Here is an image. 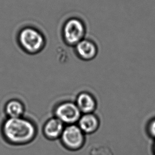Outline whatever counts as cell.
Here are the masks:
<instances>
[{
  "mask_svg": "<svg viewBox=\"0 0 155 155\" xmlns=\"http://www.w3.org/2000/svg\"><path fill=\"white\" fill-rule=\"evenodd\" d=\"M153 150H154V153H155V144H154V147H153Z\"/></svg>",
  "mask_w": 155,
  "mask_h": 155,
  "instance_id": "obj_12",
  "label": "cell"
},
{
  "mask_svg": "<svg viewBox=\"0 0 155 155\" xmlns=\"http://www.w3.org/2000/svg\"><path fill=\"white\" fill-rule=\"evenodd\" d=\"M86 28L79 18H70L66 20L61 27V37L65 45L74 47L84 38Z\"/></svg>",
  "mask_w": 155,
  "mask_h": 155,
  "instance_id": "obj_3",
  "label": "cell"
},
{
  "mask_svg": "<svg viewBox=\"0 0 155 155\" xmlns=\"http://www.w3.org/2000/svg\"><path fill=\"white\" fill-rule=\"evenodd\" d=\"M76 55L84 61L93 60L97 56L98 48L92 41L84 38L74 47Z\"/></svg>",
  "mask_w": 155,
  "mask_h": 155,
  "instance_id": "obj_6",
  "label": "cell"
},
{
  "mask_svg": "<svg viewBox=\"0 0 155 155\" xmlns=\"http://www.w3.org/2000/svg\"><path fill=\"white\" fill-rule=\"evenodd\" d=\"M2 133L7 141L14 145H24L31 142L37 130L31 121L22 117L9 118L2 125Z\"/></svg>",
  "mask_w": 155,
  "mask_h": 155,
  "instance_id": "obj_1",
  "label": "cell"
},
{
  "mask_svg": "<svg viewBox=\"0 0 155 155\" xmlns=\"http://www.w3.org/2000/svg\"><path fill=\"white\" fill-rule=\"evenodd\" d=\"M149 134L153 138L155 139V119L153 120L149 123L148 125Z\"/></svg>",
  "mask_w": 155,
  "mask_h": 155,
  "instance_id": "obj_11",
  "label": "cell"
},
{
  "mask_svg": "<svg viewBox=\"0 0 155 155\" xmlns=\"http://www.w3.org/2000/svg\"><path fill=\"white\" fill-rule=\"evenodd\" d=\"M61 141L66 148L70 150H78L82 148L85 141L84 134L78 125H67L61 136Z\"/></svg>",
  "mask_w": 155,
  "mask_h": 155,
  "instance_id": "obj_4",
  "label": "cell"
},
{
  "mask_svg": "<svg viewBox=\"0 0 155 155\" xmlns=\"http://www.w3.org/2000/svg\"><path fill=\"white\" fill-rule=\"evenodd\" d=\"M25 106L21 101L18 99H11L5 106V113L9 118L22 117Z\"/></svg>",
  "mask_w": 155,
  "mask_h": 155,
  "instance_id": "obj_10",
  "label": "cell"
},
{
  "mask_svg": "<svg viewBox=\"0 0 155 155\" xmlns=\"http://www.w3.org/2000/svg\"><path fill=\"white\" fill-rule=\"evenodd\" d=\"M76 105L84 114L93 113L96 108V101L93 96L86 92L79 94L77 98Z\"/></svg>",
  "mask_w": 155,
  "mask_h": 155,
  "instance_id": "obj_9",
  "label": "cell"
},
{
  "mask_svg": "<svg viewBox=\"0 0 155 155\" xmlns=\"http://www.w3.org/2000/svg\"><path fill=\"white\" fill-rule=\"evenodd\" d=\"M64 124L56 117H53L46 122L43 127V134L46 138L54 140L61 138Z\"/></svg>",
  "mask_w": 155,
  "mask_h": 155,
  "instance_id": "obj_7",
  "label": "cell"
},
{
  "mask_svg": "<svg viewBox=\"0 0 155 155\" xmlns=\"http://www.w3.org/2000/svg\"><path fill=\"white\" fill-rule=\"evenodd\" d=\"M54 115L64 124H75L81 116V112L76 104L71 101H64L58 104L54 109Z\"/></svg>",
  "mask_w": 155,
  "mask_h": 155,
  "instance_id": "obj_5",
  "label": "cell"
},
{
  "mask_svg": "<svg viewBox=\"0 0 155 155\" xmlns=\"http://www.w3.org/2000/svg\"><path fill=\"white\" fill-rule=\"evenodd\" d=\"M78 127L84 134H91L97 131L99 126V120L93 113L84 114L78 122Z\"/></svg>",
  "mask_w": 155,
  "mask_h": 155,
  "instance_id": "obj_8",
  "label": "cell"
},
{
  "mask_svg": "<svg viewBox=\"0 0 155 155\" xmlns=\"http://www.w3.org/2000/svg\"><path fill=\"white\" fill-rule=\"evenodd\" d=\"M20 48L26 54L33 55L40 53L45 48L47 39L40 29L31 25L20 28L16 36Z\"/></svg>",
  "mask_w": 155,
  "mask_h": 155,
  "instance_id": "obj_2",
  "label": "cell"
}]
</instances>
